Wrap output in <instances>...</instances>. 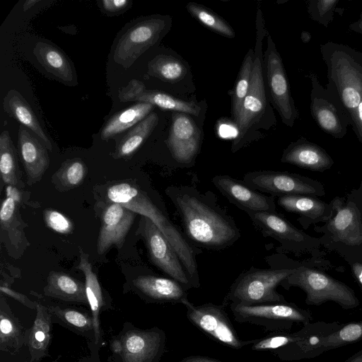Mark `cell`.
<instances>
[{
  "label": "cell",
  "instance_id": "cell-1",
  "mask_svg": "<svg viewBox=\"0 0 362 362\" xmlns=\"http://www.w3.org/2000/svg\"><path fill=\"white\" fill-rule=\"evenodd\" d=\"M169 197L179 214L187 239L196 247L219 250L240 237L232 217L206 195L189 187H170Z\"/></svg>",
  "mask_w": 362,
  "mask_h": 362
},
{
  "label": "cell",
  "instance_id": "cell-2",
  "mask_svg": "<svg viewBox=\"0 0 362 362\" xmlns=\"http://www.w3.org/2000/svg\"><path fill=\"white\" fill-rule=\"evenodd\" d=\"M327 66V88L338 99L362 144V53L346 45L320 46Z\"/></svg>",
  "mask_w": 362,
  "mask_h": 362
},
{
  "label": "cell",
  "instance_id": "cell-3",
  "mask_svg": "<svg viewBox=\"0 0 362 362\" xmlns=\"http://www.w3.org/2000/svg\"><path fill=\"white\" fill-rule=\"evenodd\" d=\"M107 197L110 202L122 204L149 218L170 243L186 271L192 288L200 286L196 259L199 248L189 242L170 220L166 212L158 206L144 191L130 183L119 182L108 187Z\"/></svg>",
  "mask_w": 362,
  "mask_h": 362
},
{
  "label": "cell",
  "instance_id": "cell-4",
  "mask_svg": "<svg viewBox=\"0 0 362 362\" xmlns=\"http://www.w3.org/2000/svg\"><path fill=\"white\" fill-rule=\"evenodd\" d=\"M334 214L314 231L321 246L339 255L348 264L362 257V193L358 188L330 201Z\"/></svg>",
  "mask_w": 362,
  "mask_h": 362
},
{
  "label": "cell",
  "instance_id": "cell-5",
  "mask_svg": "<svg viewBox=\"0 0 362 362\" xmlns=\"http://www.w3.org/2000/svg\"><path fill=\"white\" fill-rule=\"evenodd\" d=\"M303 266L324 270L344 271L343 267L335 265L323 257H311L298 262L292 260L285 267L278 269L251 267L235 280L226 301L245 305L285 302V298L276 291V287Z\"/></svg>",
  "mask_w": 362,
  "mask_h": 362
},
{
  "label": "cell",
  "instance_id": "cell-6",
  "mask_svg": "<svg viewBox=\"0 0 362 362\" xmlns=\"http://www.w3.org/2000/svg\"><path fill=\"white\" fill-rule=\"evenodd\" d=\"M286 289L298 287L306 294L305 303L320 305L333 301L344 310L357 308L359 300L354 291L346 284L333 278L324 269L303 266L288 276L281 284Z\"/></svg>",
  "mask_w": 362,
  "mask_h": 362
},
{
  "label": "cell",
  "instance_id": "cell-7",
  "mask_svg": "<svg viewBox=\"0 0 362 362\" xmlns=\"http://www.w3.org/2000/svg\"><path fill=\"white\" fill-rule=\"evenodd\" d=\"M166 334L157 327L141 329L125 322L110 341L112 362H159L165 352Z\"/></svg>",
  "mask_w": 362,
  "mask_h": 362
},
{
  "label": "cell",
  "instance_id": "cell-8",
  "mask_svg": "<svg viewBox=\"0 0 362 362\" xmlns=\"http://www.w3.org/2000/svg\"><path fill=\"white\" fill-rule=\"evenodd\" d=\"M230 309L235 321L263 327L277 332L290 330L293 323L306 325L313 321L312 313L293 303L238 305L230 303Z\"/></svg>",
  "mask_w": 362,
  "mask_h": 362
},
{
  "label": "cell",
  "instance_id": "cell-9",
  "mask_svg": "<svg viewBox=\"0 0 362 362\" xmlns=\"http://www.w3.org/2000/svg\"><path fill=\"white\" fill-rule=\"evenodd\" d=\"M254 225L265 236L271 237L281 243L282 251L296 255L309 254L311 257H323L320 250V238L312 236L296 227L284 216L274 212H261L248 215Z\"/></svg>",
  "mask_w": 362,
  "mask_h": 362
},
{
  "label": "cell",
  "instance_id": "cell-10",
  "mask_svg": "<svg viewBox=\"0 0 362 362\" xmlns=\"http://www.w3.org/2000/svg\"><path fill=\"white\" fill-rule=\"evenodd\" d=\"M264 26L258 18V29L255 49V58L251 81L246 98L243 102L239 122L237 125L238 136L233 147L240 144L247 134L257 127L267 107L265 80L263 71L262 40Z\"/></svg>",
  "mask_w": 362,
  "mask_h": 362
},
{
  "label": "cell",
  "instance_id": "cell-11",
  "mask_svg": "<svg viewBox=\"0 0 362 362\" xmlns=\"http://www.w3.org/2000/svg\"><path fill=\"white\" fill-rule=\"evenodd\" d=\"M187 318L205 334L225 346L240 349L252 345L255 339L242 340L237 334L223 306L211 303L195 305L185 299Z\"/></svg>",
  "mask_w": 362,
  "mask_h": 362
},
{
  "label": "cell",
  "instance_id": "cell-12",
  "mask_svg": "<svg viewBox=\"0 0 362 362\" xmlns=\"http://www.w3.org/2000/svg\"><path fill=\"white\" fill-rule=\"evenodd\" d=\"M243 181L259 192L273 197L296 194L322 197L323 184L315 179L287 171L257 170L246 173Z\"/></svg>",
  "mask_w": 362,
  "mask_h": 362
},
{
  "label": "cell",
  "instance_id": "cell-13",
  "mask_svg": "<svg viewBox=\"0 0 362 362\" xmlns=\"http://www.w3.org/2000/svg\"><path fill=\"white\" fill-rule=\"evenodd\" d=\"M167 26L165 18L152 16L132 24L120 36L114 49L115 62L127 69L155 45Z\"/></svg>",
  "mask_w": 362,
  "mask_h": 362
},
{
  "label": "cell",
  "instance_id": "cell-14",
  "mask_svg": "<svg viewBox=\"0 0 362 362\" xmlns=\"http://www.w3.org/2000/svg\"><path fill=\"white\" fill-rule=\"evenodd\" d=\"M263 71L270 100L278 111L282 122L293 127L298 117V112L291 97L290 86L280 54L270 35L263 59Z\"/></svg>",
  "mask_w": 362,
  "mask_h": 362
},
{
  "label": "cell",
  "instance_id": "cell-15",
  "mask_svg": "<svg viewBox=\"0 0 362 362\" xmlns=\"http://www.w3.org/2000/svg\"><path fill=\"white\" fill-rule=\"evenodd\" d=\"M136 234L144 238L154 265L180 283L186 290L192 288L186 271L170 243L149 218L141 215Z\"/></svg>",
  "mask_w": 362,
  "mask_h": 362
},
{
  "label": "cell",
  "instance_id": "cell-16",
  "mask_svg": "<svg viewBox=\"0 0 362 362\" xmlns=\"http://www.w3.org/2000/svg\"><path fill=\"white\" fill-rule=\"evenodd\" d=\"M311 81L310 111L317 124L335 139H341L351 125L336 96L320 83L317 76L310 75Z\"/></svg>",
  "mask_w": 362,
  "mask_h": 362
},
{
  "label": "cell",
  "instance_id": "cell-17",
  "mask_svg": "<svg viewBox=\"0 0 362 362\" xmlns=\"http://www.w3.org/2000/svg\"><path fill=\"white\" fill-rule=\"evenodd\" d=\"M212 182L230 202L248 215L276 211L274 197L261 193L243 180L229 175H216Z\"/></svg>",
  "mask_w": 362,
  "mask_h": 362
},
{
  "label": "cell",
  "instance_id": "cell-18",
  "mask_svg": "<svg viewBox=\"0 0 362 362\" xmlns=\"http://www.w3.org/2000/svg\"><path fill=\"white\" fill-rule=\"evenodd\" d=\"M166 144L177 162L189 164L198 153L201 131L189 115L174 112Z\"/></svg>",
  "mask_w": 362,
  "mask_h": 362
},
{
  "label": "cell",
  "instance_id": "cell-19",
  "mask_svg": "<svg viewBox=\"0 0 362 362\" xmlns=\"http://www.w3.org/2000/svg\"><path fill=\"white\" fill-rule=\"evenodd\" d=\"M136 213L117 203H110L104 209L97 243V251L105 254L112 245L121 248Z\"/></svg>",
  "mask_w": 362,
  "mask_h": 362
},
{
  "label": "cell",
  "instance_id": "cell-20",
  "mask_svg": "<svg viewBox=\"0 0 362 362\" xmlns=\"http://www.w3.org/2000/svg\"><path fill=\"white\" fill-rule=\"evenodd\" d=\"M276 203L285 211L298 215L297 221L305 230L312 225L327 222L334 214L331 202L327 203L317 196H282L278 197Z\"/></svg>",
  "mask_w": 362,
  "mask_h": 362
},
{
  "label": "cell",
  "instance_id": "cell-21",
  "mask_svg": "<svg viewBox=\"0 0 362 362\" xmlns=\"http://www.w3.org/2000/svg\"><path fill=\"white\" fill-rule=\"evenodd\" d=\"M132 287L148 303H182L187 298V290L171 278L140 275L132 280Z\"/></svg>",
  "mask_w": 362,
  "mask_h": 362
},
{
  "label": "cell",
  "instance_id": "cell-22",
  "mask_svg": "<svg viewBox=\"0 0 362 362\" xmlns=\"http://www.w3.org/2000/svg\"><path fill=\"white\" fill-rule=\"evenodd\" d=\"M281 160L319 173L330 169L334 163L332 158L323 148L305 139L289 144L284 151Z\"/></svg>",
  "mask_w": 362,
  "mask_h": 362
},
{
  "label": "cell",
  "instance_id": "cell-23",
  "mask_svg": "<svg viewBox=\"0 0 362 362\" xmlns=\"http://www.w3.org/2000/svg\"><path fill=\"white\" fill-rule=\"evenodd\" d=\"M18 144L27 183L32 185L41 180L49 167L47 148L23 125L18 128Z\"/></svg>",
  "mask_w": 362,
  "mask_h": 362
},
{
  "label": "cell",
  "instance_id": "cell-24",
  "mask_svg": "<svg viewBox=\"0 0 362 362\" xmlns=\"http://www.w3.org/2000/svg\"><path fill=\"white\" fill-rule=\"evenodd\" d=\"M76 268L81 270L85 276L86 296L94 321L95 344L103 346V332L100 326V315L103 311L112 309V303L107 300L103 293L98 276L93 270L88 255L81 250Z\"/></svg>",
  "mask_w": 362,
  "mask_h": 362
},
{
  "label": "cell",
  "instance_id": "cell-25",
  "mask_svg": "<svg viewBox=\"0 0 362 362\" xmlns=\"http://www.w3.org/2000/svg\"><path fill=\"white\" fill-rule=\"evenodd\" d=\"M35 310V320L25 332V345L29 353V358L25 362H41L49 356L53 322L45 305L37 303Z\"/></svg>",
  "mask_w": 362,
  "mask_h": 362
},
{
  "label": "cell",
  "instance_id": "cell-26",
  "mask_svg": "<svg viewBox=\"0 0 362 362\" xmlns=\"http://www.w3.org/2000/svg\"><path fill=\"white\" fill-rule=\"evenodd\" d=\"M53 323H57L95 344V333L91 312L76 308L45 305Z\"/></svg>",
  "mask_w": 362,
  "mask_h": 362
},
{
  "label": "cell",
  "instance_id": "cell-27",
  "mask_svg": "<svg viewBox=\"0 0 362 362\" xmlns=\"http://www.w3.org/2000/svg\"><path fill=\"white\" fill-rule=\"evenodd\" d=\"M33 54L38 62L58 80L68 85L77 84L74 69L65 54L57 47L40 41Z\"/></svg>",
  "mask_w": 362,
  "mask_h": 362
},
{
  "label": "cell",
  "instance_id": "cell-28",
  "mask_svg": "<svg viewBox=\"0 0 362 362\" xmlns=\"http://www.w3.org/2000/svg\"><path fill=\"white\" fill-rule=\"evenodd\" d=\"M3 107L10 117L37 136L45 146L52 151V143L42 128L37 118L26 100L16 90H10L4 98Z\"/></svg>",
  "mask_w": 362,
  "mask_h": 362
},
{
  "label": "cell",
  "instance_id": "cell-29",
  "mask_svg": "<svg viewBox=\"0 0 362 362\" xmlns=\"http://www.w3.org/2000/svg\"><path fill=\"white\" fill-rule=\"evenodd\" d=\"M362 340V320L344 324L334 332L320 338L314 346L303 351L297 361L319 356L322 354Z\"/></svg>",
  "mask_w": 362,
  "mask_h": 362
},
{
  "label": "cell",
  "instance_id": "cell-30",
  "mask_svg": "<svg viewBox=\"0 0 362 362\" xmlns=\"http://www.w3.org/2000/svg\"><path fill=\"white\" fill-rule=\"evenodd\" d=\"M43 292L50 298L88 305L85 284L63 272H50Z\"/></svg>",
  "mask_w": 362,
  "mask_h": 362
},
{
  "label": "cell",
  "instance_id": "cell-31",
  "mask_svg": "<svg viewBox=\"0 0 362 362\" xmlns=\"http://www.w3.org/2000/svg\"><path fill=\"white\" fill-rule=\"evenodd\" d=\"M25 329L13 314L5 298H0V349L10 354H17L25 345Z\"/></svg>",
  "mask_w": 362,
  "mask_h": 362
},
{
  "label": "cell",
  "instance_id": "cell-32",
  "mask_svg": "<svg viewBox=\"0 0 362 362\" xmlns=\"http://www.w3.org/2000/svg\"><path fill=\"white\" fill-rule=\"evenodd\" d=\"M153 109L150 103H138L117 112L101 129V139L107 141L127 131L146 118Z\"/></svg>",
  "mask_w": 362,
  "mask_h": 362
},
{
  "label": "cell",
  "instance_id": "cell-33",
  "mask_svg": "<svg viewBox=\"0 0 362 362\" xmlns=\"http://www.w3.org/2000/svg\"><path fill=\"white\" fill-rule=\"evenodd\" d=\"M158 122V115L152 112L132 127L117 143L113 157L116 159L130 157L148 138Z\"/></svg>",
  "mask_w": 362,
  "mask_h": 362
},
{
  "label": "cell",
  "instance_id": "cell-34",
  "mask_svg": "<svg viewBox=\"0 0 362 362\" xmlns=\"http://www.w3.org/2000/svg\"><path fill=\"white\" fill-rule=\"evenodd\" d=\"M0 174L4 184L16 187H23L16 149L7 130L0 134Z\"/></svg>",
  "mask_w": 362,
  "mask_h": 362
},
{
  "label": "cell",
  "instance_id": "cell-35",
  "mask_svg": "<svg viewBox=\"0 0 362 362\" xmlns=\"http://www.w3.org/2000/svg\"><path fill=\"white\" fill-rule=\"evenodd\" d=\"M18 202L9 197H5L0 210L1 232L5 231L11 245L17 248L26 240L18 210Z\"/></svg>",
  "mask_w": 362,
  "mask_h": 362
},
{
  "label": "cell",
  "instance_id": "cell-36",
  "mask_svg": "<svg viewBox=\"0 0 362 362\" xmlns=\"http://www.w3.org/2000/svg\"><path fill=\"white\" fill-rule=\"evenodd\" d=\"M135 102L150 103L161 109L194 116H198L201 110L195 103L182 100L158 90H146Z\"/></svg>",
  "mask_w": 362,
  "mask_h": 362
},
{
  "label": "cell",
  "instance_id": "cell-37",
  "mask_svg": "<svg viewBox=\"0 0 362 362\" xmlns=\"http://www.w3.org/2000/svg\"><path fill=\"white\" fill-rule=\"evenodd\" d=\"M255 51L250 49L242 63L232 95V117L236 126L238 124L243 102L247 94L251 81Z\"/></svg>",
  "mask_w": 362,
  "mask_h": 362
},
{
  "label": "cell",
  "instance_id": "cell-38",
  "mask_svg": "<svg viewBox=\"0 0 362 362\" xmlns=\"http://www.w3.org/2000/svg\"><path fill=\"white\" fill-rule=\"evenodd\" d=\"M187 69L178 59L159 54L148 63V74L163 81L176 83L184 78Z\"/></svg>",
  "mask_w": 362,
  "mask_h": 362
},
{
  "label": "cell",
  "instance_id": "cell-39",
  "mask_svg": "<svg viewBox=\"0 0 362 362\" xmlns=\"http://www.w3.org/2000/svg\"><path fill=\"white\" fill-rule=\"evenodd\" d=\"M87 168L80 158L66 160L56 172L53 178L58 188L69 190L79 186L84 180Z\"/></svg>",
  "mask_w": 362,
  "mask_h": 362
},
{
  "label": "cell",
  "instance_id": "cell-40",
  "mask_svg": "<svg viewBox=\"0 0 362 362\" xmlns=\"http://www.w3.org/2000/svg\"><path fill=\"white\" fill-rule=\"evenodd\" d=\"M186 8L194 18L210 30L229 38L235 37L234 30L222 18L202 5L190 2Z\"/></svg>",
  "mask_w": 362,
  "mask_h": 362
},
{
  "label": "cell",
  "instance_id": "cell-41",
  "mask_svg": "<svg viewBox=\"0 0 362 362\" xmlns=\"http://www.w3.org/2000/svg\"><path fill=\"white\" fill-rule=\"evenodd\" d=\"M338 0H315L309 1L308 11L310 18L327 27L333 19L334 9Z\"/></svg>",
  "mask_w": 362,
  "mask_h": 362
},
{
  "label": "cell",
  "instance_id": "cell-42",
  "mask_svg": "<svg viewBox=\"0 0 362 362\" xmlns=\"http://www.w3.org/2000/svg\"><path fill=\"white\" fill-rule=\"evenodd\" d=\"M46 225L52 230L62 233L69 234L74 230V224L64 214L54 209H47L44 212Z\"/></svg>",
  "mask_w": 362,
  "mask_h": 362
},
{
  "label": "cell",
  "instance_id": "cell-43",
  "mask_svg": "<svg viewBox=\"0 0 362 362\" xmlns=\"http://www.w3.org/2000/svg\"><path fill=\"white\" fill-rule=\"evenodd\" d=\"M146 90L141 81L133 79L119 90L118 98L121 102H135L136 99Z\"/></svg>",
  "mask_w": 362,
  "mask_h": 362
},
{
  "label": "cell",
  "instance_id": "cell-44",
  "mask_svg": "<svg viewBox=\"0 0 362 362\" xmlns=\"http://www.w3.org/2000/svg\"><path fill=\"white\" fill-rule=\"evenodd\" d=\"M0 291L1 294H4L5 296L15 299L27 308L33 310L36 309L37 302L33 301L25 295L12 289L6 282L1 283Z\"/></svg>",
  "mask_w": 362,
  "mask_h": 362
},
{
  "label": "cell",
  "instance_id": "cell-45",
  "mask_svg": "<svg viewBox=\"0 0 362 362\" xmlns=\"http://www.w3.org/2000/svg\"><path fill=\"white\" fill-rule=\"evenodd\" d=\"M103 11L109 15L124 12L131 6L132 1L128 0H103L100 1Z\"/></svg>",
  "mask_w": 362,
  "mask_h": 362
},
{
  "label": "cell",
  "instance_id": "cell-46",
  "mask_svg": "<svg viewBox=\"0 0 362 362\" xmlns=\"http://www.w3.org/2000/svg\"><path fill=\"white\" fill-rule=\"evenodd\" d=\"M88 346L90 350L89 354L82 356L77 362H101L99 351L103 346L88 341Z\"/></svg>",
  "mask_w": 362,
  "mask_h": 362
},
{
  "label": "cell",
  "instance_id": "cell-47",
  "mask_svg": "<svg viewBox=\"0 0 362 362\" xmlns=\"http://www.w3.org/2000/svg\"><path fill=\"white\" fill-rule=\"evenodd\" d=\"M352 276L362 291V257L349 264Z\"/></svg>",
  "mask_w": 362,
  "mask_h": 362
},
{
  "label": "cell",
  "instance_id": "cell-48",
  "mask_svg": "<svg viewBox=\"0 0 362 362\" xmlns=\"http://www.w3.org/2000/svg\"><path fill=\"white\" fill-rule=\"evenodd\" d=\"M180 362H222L219 360L202 356H190L182 358Z\"/></svg>",
  "mask_w": 362,
  "mask_h": 362
},
{
  "label": "cell",
  "instance_id": "cell-49",
  "mask_svg": "<svg viewBox=\"0 0 362 362\" xmlns=\"http://www.w3.org/2000/svg\"><path fill=\"white\" fill-rule=\"evenodd\" d=\"M6 196L11 197L18 203H19L21 199V194L18 189L12 185H7L6 187Z\"/></svg>",
  "mask_w": 362,
  "mask_h": 362
},
{
  "label": "cell",
  "instance_id": "cell-50",
  "mask_svg": "<svg viewBox=\"0 0 362 362\" xmlns=\"http://www.w3.org/2000/svg\"><path fill=\"white\" fill-rule=\"evenodd\" d=\"M349 28L352 31L362 35V13L356 21L350 25Z\"/></svg>",
  "mask_w": 362,
  "mask_h": 362
},
{
  "label": "cell",
  "instance_id": "cell-51",
  "mask_svg": "<svg viewBox=\"0 0 362 362\" xmlns=\"http://www.w3.org/2000/svg\"><path fill=\"white\" fill-rule=\"evenodd\" d=\"M344 362H362V349L349 357Z\"/></svg>",
  "mask_w": 362,
  "mask_h": 362
},
{
  "label": "cell",
  "instance_id": "cell-52",
  "mask_svg": "<svg viewBox=\"0 0 362 362\" xmlns=\"http://www.w3.org/2000/svg\"><path fill=\"white\" fill-rule=\"evenodd\" d=\"M39 1H40L39 0H27V1H25L23 4V11H28L31 7H33L36 4H37Z\"/></svg>",
  "mask_w": 362,
  "mask_h": 362
},
{
  "label": "cell",
  "instance_id": "cell-53",
  "mask_svg": "<svg viewBox=\"0 0 362 362\" xmlns=\"http://www.w3.org/2000/svg\"><path fill=\"white\" fill-rule=\"evenodd\" d=\"M358 189H359V191L362 193V180L361 181V183L358 187Z\"/></svg>",
  "mask_w": 362,
  "mask_h": 362
}]
</instances>
